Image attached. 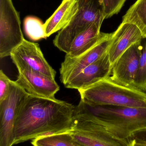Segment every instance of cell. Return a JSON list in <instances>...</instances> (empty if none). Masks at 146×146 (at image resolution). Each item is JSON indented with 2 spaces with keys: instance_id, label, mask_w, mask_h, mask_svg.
Instances as JSON below:
<instances>
[{
  "instance_id": "4",
  "label": "cell",
  "mask_w": 146,
  "mask_h": 146,
  "mask_svg": "<svg viewBox=\"0 0 146 146\" xmlns=\"http://www.w3.org/2000/svg\"><path fill=\"white\" fill-rule=\"evenodd\" d=\"M78 10L69 24L59 31L53 44L67 54L74 39L94 22L103 23L105 19L103 0H78Z\"/></svg>"
},
{
  "instance_id": "21",
  "label": "cell",
  "mask_w": 146,
  "mask_h": 146,
  "mask_svg": "<svg viewBox=\"0 0 146 146\" xmlns=\"http://www.w3.org/2000/svg\"><path fill=\"white\" fill-rule=\"evenodd\" d=\"M11 80L3 73L0 71V102L4 100L8 95Z\"/></svg>"
},
{
  "instance_id": "22",
  "label": "cell",
  "mask_w": 146,
  "mask_h": 146,
  "mask_svg": "<svg viewBox=\"0 0 146 146\" xmlns=\"http://www.w3.org/2000/svg\"><path fill=\"white\" fill-rule=\"evenodd\" d=\"M132 139L136 140L146 143V128L135 132L132 135L130 140Z\"/></svg>"
},
{
  "instance_id": "17",
  "label": "cell",
  "mask_w": 146,
  "mask_h": 146,
  "mask_svg": "<svg viewBox=\"0 0 146 146\" xmlns=\"http://www.w3.org/2000/svg\"><path fill=\"white\" fill-rule=\"evenodd\" d=\"M31 143L33 146H83L69 132L41 136L32 140Z\"/></svg>"
},
{
  "instance_id": "8",
  "label": "cell",
  "mask_w": 146,
  "mask_h": 146,
  "mask_svg": "<svg viewBox=\"0 0 146 146\" xmlns=\"http://www.w3.org/2000/svg\"><path fill=\"white\" fill-rule=\"evenodd\" d=\"M10 56L16 67H27L55 80L56 72L45 60L38 44L25 39Z\"/></svg>"
},
{
  "instance_id": "16",
  "label": "cell",
  "mask_w": 146,
  "mask_h": 146,
  "mask_svg": "<svg viewBox=\"0 0 146 146\" xmlns=\"http://www.w3.org/2000/svg\"><path fill=\"white\" fill-rule=\"evenodd\" d=\"M122 22L135 25L141 31L143 38H146V0H137L123 16Z\"/></svg>"
},
{
  "instance_id": "9",
  "label": "cell",
  "mask_w": 146,
  "mask_h": 146,
  "mask_svg": "<svg viewBox=\"0 0 146 146\" xmlns=\"http://www.w3.org/2000/svg\"><path fill=\"white\" fill-rule=\"evenodd\" d=\"M113 34V33H111L109 36L79 56L74 58L65 56L60 68V80L63 85L107 53Z\"/></svg>"
},
{
  "instance_id": "15",
  "label": "cell",
  "mask_w": 146,
  "mask_h": 146,
  "mask_svg": "<svg viewBox=\"0 0 146 146\" xmlns=\"http://www.w3.org/2000/svg\"><path fill=\"white\" fill-rule=\"evenodd\" d=\"M78 7V0H63L44 23L47 37L67 25L76 15Z\"/></svg>"
},
{
  "instance_id": "11",
  "label": "cell",
  "mask_w": 146,
  "mask_h": 146,
  "mask_svg": "<svg viewBox=\"0 0 146 146\" xmlns=\"http://www.w3.org/2000/svg\"><path fill=\"white\" fill-rule=\"evenodd\" d=\"M141 41L129 48L115 62L110 76L113 82L125 86L133 87L139 68Z\"/></svg>"
},
{
  "instance_id": "20",
  "label": "cell",
  "mask_w": 146,
  "mask_h": 146,
  "mask_svg": "<svg viewBox=\"0 0 146 146\" xmlns=\"http://www.w3.org/2000/svg\"><path fill=\"white\" fill-rule=\"evenodd\" d=\"M127 0H103L105 19L118 13Z\"/></svg>"
},
{
  "instance_id": "6",
  "label": "cell",
  "mask_w": 146,
  "mask_h": 146,
  "mask_svg": "<svg viewBox=\"0 0 146 146\" xmlns=\"http://www.w3.org/2000/svg\"><path fill=\"white\" fill-rule=\"evenodd\" d=\"M29 94L15 81L11 80L9 93L0 102V146H12L14 125L18 110Z\"/></svg>"
},
{
  "instance_id": "18",
  "label": "cell",
  "mask_w": 146,
  "mask_h": 146,
  "mask_svg": "<svg viewBox=\"0 0 146 146\" xmlns=\"http://www.w3.org/2000/svg\"><path fill=\"white\" fill-rule=\"evenodd\" d=\"M24 28L26 35L32 41H39L47 38L44 24L37 17H26L24 20Z\"/></svg>"
},
{
  "instance_id": "14",
  "label": "cell",
  "mask_w": 146,
  "mask_h": 146,
  "mask_svg": "<svg viewBox=\"0 0 146 146\" xmlns=\"http://www.w3.org/2000/svg\"><path fill=\"white\" fill-rule=\"evenodd\" d=\"M102 23H93L87 29L79 34L72 42L69 52L65 56L77 57L96 45L99 41L109 36L111 33L101 32Z\"/></svg>"
},
{
  "instance_id": "13",
  "label": "cell",
  "mask_w": 146,
  "mask_h": 146,
  "mask_svg": "<svg viewBox=\"0 0 146 146\" xmlns=\"http://www.w3.org/2000/svg\"><path fill=\"white\" fill-rule=\"evenodd\" d=\"M112 66L107 53L84 68L74 78L67 82L65 88L77 90L85 88L111 74Z\"/></svg>"
},
{
  "instance_id": "19",
  "label": "cell",
  "mask_w": 146,
  "mask_h": 146,
  "mask_svg": "<svg viewBox=\"0 0 146 146\" xmlns=\"http://www.w3.org/2000/svg\"><path fill=\"white\" fill-rule=\"evenodd\" d=\"M133 87L146 92V38L141 41L139 68L134 82Z\"/></svg>"
},
{
  "instance_id": "23",
  "label": "cell",
  "mask_w": 146,
  "mask_h": 146,
  "mask_svg": "<svg viewBox=\"0 0 146 146\" xmlns=\"http://www.w3.org/2000/svg\"><path fill=\"white\" fill-rule=\"evenodd\" d=\"M129 146H146V143L136 140L132 139L130 140Z\"/></svg>"
},
{
  "instance_id": "12",
  "label": "cell",
  "mask_w": 146,
  "mask_h": 146,
  "mask_svg": "<svg viewBox=\"0 0 146 146\" xmlns=\"http://www.w3.org/2000/svg\"><path fill=\"white\" fill-rule=\"evenodd\" d=\"M143 38L140 30L134 24L122 23L113 32L107 50L111 64L113 67L119 57L131 46Z\"/></svg>"
},
{
  "instance_id": "10",
  "label": "cell",
  "mask_w": 146,
  "mask_h": 146,
  "mask_svg": "<svg viewBox=\"0 0 146 146\" xmlns=\"http://www.w3.org/2000/svg\"><path fill=\"white\" fill-rule=\"evenodd\" d=\"M16 68L19 74L15 81L29 94L55 99V95L60 90V87L55 80L27 67Z\"/></svg>"
},
{
  "instance_id": "5",
  "label": "cell",
  "mask_w": 146,
  "mask_h": 146,
  "mask_svg": "<svg viewBox=\"0 0 146 146\" xmlns=\"http://www.w3.org/2000/svg\"><path fill=\"white\" fill-rule=\"evenodd\" d=\"M19 14L12 0H0V58L10 56L24 41Z\"/></svg>"
},
{
  "instance_id": "2",
  "label": "cell",
  "mask_w": 146,
  "mask_h": 146,
  "mask_svg": "<svg viewBox=\"0 0 146 146\" xmlns=\"http://www.w3.org/2000/svg\"><path fill=\"white\" fill-rule=\"evenodd\" d=\"M73 117L96 123L115 138L129 142L135 132L146 128V107L91 106L80 100Z\"/></svg>"
},
{
  "instance_id": "7",
  "label": "cell",
  "mask_w": 146,
  "mask_h": 146,
  "mask_svg": "<svg viewBox=\"0 0 146 146\" xmlns=\"http://www.w3.org/2000/svg\"><path fill=\"white\" fill-rule=\"evenodd\" d=\"M74 139L83 146H129L130 142L121 140L109 133L96 123L73 118L69 131Z\"/></svg>"
},
{
  "instance_id": "3",
  "label": "cell",
  "mask_w": 146,
  "mask_h": 146,
  "mask_svg": "<svg viewBox=\"0 0 146 146\" xmlns=\"http://www.w3.org/2000/svg\"><path fill=\"white\" fill-rule=\"evenodd\" d=\"M78 91L81 100L91 106L146 107V92L117 84L110 76Z\"/></svg>"
},
{
  "instance_id": "1",
  "label": "cell",
  "mask_w": 146,
  "mask_h": 146,
  "mask_svg": "<svg viewBox=\"0 0 146 146\" xmlns=\"http://www.w3.org/2000/svg\"><path fill=\"white\" fill-rule=\"evenodd\" d=\"M75 107L66 101L29 94L15 117L13 145L41 136L69 132Z\"/></svg>"
}]
</instances>
